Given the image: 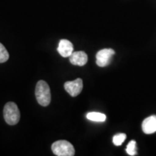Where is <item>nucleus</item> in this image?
<instances>
[{
  "mask_svg": "<svg viewBox=\"0 0 156 156\" xmlns=\"http://www.w3.org/2000/svg\"><path fill=\"white\" fill-rule=\"evenodd\" d=\"M36 98L38 103L42 106H47L51 103L50 87L44 80L38 81L36 87Z\"/></svg>",
  "mask_w": 156,
  "mask_h": 156,
  "instance_id": "obj_1",
  "label": "nucleus"
},
{
  "mask_svg": "<svg viewBox=\"0 0 156 156\" xmlns=\"http://www.w3.org/2000/svg\"><path fill=\"white\" fill-rule=\"evenodd\" d=\"M4 118L9 125H15L20 119V113L16 103L8 102L4 107Z\"/></svg>",
  "mask_w": 156,
  "mask_h": 156,
  "instance_id": "obj_2",
  "label": "nucleus"
},
{
  "mask_svg": "<svg viewBox=\"0 0 156 156\" xmlns=\"http://www.w3.org/2000/svg\"><path fill=\"white\" fill-rule=\"evenodd\" d=\"M51 150L54 155L57 156H73L75 153L73 145L67 140L54 142L51 145Z\"/></svg>",
  "mask_w": 156,
  "mask_h": 156,
  "instance_id": "obj_3",
  "label": "nucleus"
},
{
  "mask_svg": "<svg viewBox=\"0 0 156 156\" xmlns=\"http://www.w3.org/2000/svg\"><path fill=\"white\" fill-rule=\"evenodd\" d=\"M115 51L112 48H104L99 51L96 54V64L101 67H106L110 64Z\"/></svg>",
  "mask_w": 156,
  "mask_h": 156,
  "instance_id": "obj_4",
  "label": "nucleus"
},
{
  "mask_svg": "<svg viewBox=\"0 0 156 156\" xmlns=\"http://www.w3.org/2000/svg\"><path fill=\"white\" fill-rule=\"evenodd\" d=\"M83 87V82L80 78L74 81H68L64 83V89L72 97H76L81 93Z\"/></svg>",
  "mask_w": 156,
  "mask_h": 156,
  "instance_id": "obj_5",
  "label": "nucleus"
},
{
  "mask_svg": "<svg viewBox=\"0 0 156 156\" xmlns=\"http://www.w3.org/2000/svg\"><path fill=\"white\" fill-rule=\"evenodd\" d=\"M57 51L63 57H69L74 52L73 44L67 39H62L58 44Z\"/></svg>",
  "mask_w": 156,
  "mask_h": 156,
  "instance_id": "obj_6",
  "label": "nucleus"
},
{
  "mask_svg": "<svg viewBox=\"0 0 156 156\" xmlns=\"http://www.w3.org/2000/svg\"><path fill=\"white\" fill-rule=\"evenodd\" d=\"M69 61L73 65L82 67L86 64L87 62V55L83 51L73 52L69 56Z\"/></svg>",
  "mask_w": 156,
  "mask_h": 156,
  "instance_id": "obj_7",
  "label": "nucleus"
},
{
  "mask_svg": "<svg viewBox=\"0 0 156 156\" xmlns=\"http://www.w3.org/2000/svg\"><path fill=\"white\" fill-rule=\"evenodd\" d=\"M142 131L147 134L156 132V116H151L146 118L142 124Z\"/></svg>",
  "mask_w": 156,
  "mask_h": 156,
  "instance_id": "obj_8",
  "label": "nucleus"
},
{
  "mask_svg": "<svg viewBox=\"0 0 156 156\" xmlns=\"http://www.w3.org/2000/svg\"><path fill=\"white\" fill-rule=\"evenodd\" d=\"M86 117L88 120L96 122H103L106 119V115L100 112H89Z\"/></svg>",
  "mask_w": 156,
  "mask_h": 156,
  "instance_id": "obj_9",
  "label": "nucleus"
},
{
  "mask_svg": "<svg viewBox=\"0 0 156 156\" xmlns=\"http://www.w3.org/2000/svg\"><path fill=\"white\" fill-rule=\"evenodd\" d=\"M9 55L5 46L0 43V63H4L9 59Z\"/></svg>",
  "mask_w": 156,
  "mask_h": 156,
  "instance_id": "obj_10",
  "label": "nucleus"
},
{
  "mask_svg": "<svg viewBox=\"0 0 156 156\" xmlns=\"http://www.w3.org/2000/svg\"><path fill=\"white\" fill-rule=\"evenodd\" d=\"M126 135L124 133L117 134L113 137V142L116 146H120L122 145L123 142L126 140Z\"/></svg>",
  "mask_w": 156,
  "mask_h": 156,
  "instance_id": "obj_11",
  "label": "nucleus"
},
{
  "mask_svg": "<svg viewBox=\"0 0 156 156\" xmlns=\"http://www.w3.org/2000/svg\"><path fill=\"white\" fill-rule=\"evenodd\" d=\"M126 153L128 155H135L136 154V142L134 140H132L129 142L126 149Z\"/></svg>",
  "mask_w": 156,
  "mask_h": 156,
  "instance_id": "obj_12",
  "label": "nucleus"
}]
</instances>
